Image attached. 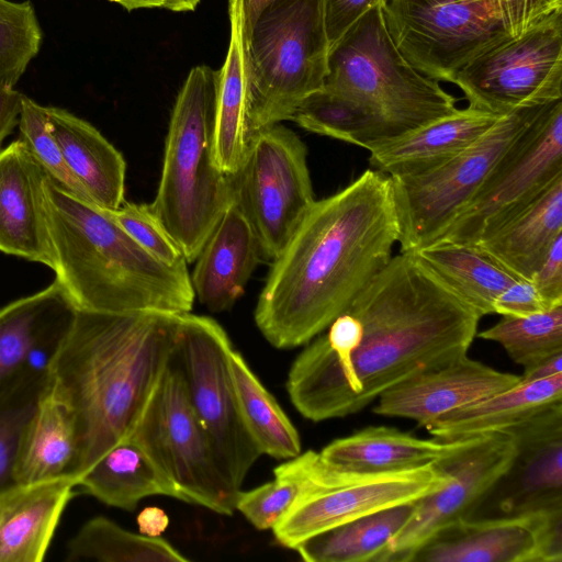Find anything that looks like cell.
<instances>
[{
	"label": "cell",
	"mask_w": 562,
	"mask_h": 562,
	"mask_svg": "<svg viewBox=\"0 0 562 562\" xmlns=\"http://www.w3.org/2000/svg\"><path fill=\"white\" fill-rule=\"evenodd\" d=\"M231 41L226 60L220 70L213 132V158L228 176L241 168L250 142L247 115L244 57L239 31L231 22Z\"/></svg>",
	"instance_id": "d6a6232c"
},
{
	"label": "cell",
	"mask_w": 562,
	"mask_h": 562,
	"mask_svg": "<svg viewBox=\"0 0 562 562\" xmlns=\"http://www.w3.org/2000/svg\"><path fill=\"white\" fill-rule=\"evenodd\" d=\"M18 125L20 138L26 144L46 173L67 191L90 201L85 189L66 165L50 131L46 106L23 95Z\"/></svg>",
	"instance_id": "ab89813d"
},
{
	"label": "cell",
	"mask_w": 562,
	"mask_h": 562,
	"mask_svg": "<svg viewBox=\"0 0 562 562\" xmlns=\"http://www.w3.org/2000/svg\"><path fill=\"white\" fill-rule=\"evenodd\" d=\"M411 254L480 317L493 314L496 297L519 279L473 244L435 243Z\"/></svg>",
	"instance_id": "f1b7e54d"
},
{
	"label": "cell",
	"mask_w": 562,
	"mask_h": 562,
	"mask_svg": "<svg viewBox=\"0 0 562 562\" xmlns=\"http://www.w3.org/2000/svg\"><path fill=\"white\" fill-rule=\"evenodd\" d=\"M220 71L191 69L173 106L161 176L150 206L187 262H193L234 198L233 176L213 158Z\"/></svg>",
	"instance_id": "5b68a950"
},
{
	"label": "cell",
	"mask_w": 562,
	"mask_h": 562,
	"mask_svg": "<svg viewBox=\"0 0 562 562\" xmlns=\"http://www.w3.org/2000/svg\"><path fill=\"white\" fill-rule=\"evenodd\" d=\"M76 453L72 417L48 382L23 438L15 472L18 487L70 477Z\"/></svg>",
	"instance_id": "4dcf8cb0"
},
{
	"label": "cell",
	"mask_w": 562,
	"mask_h": 562,
	"mask_svg": "<svg viewBox=\"0 0 562 562\" xmlns=\"http://www.w3.org/2000/svg\"><path fill=\"white\" fill-rule=\"evenodd\" d=\"M23 94L14 88L0 87V149L5 137L19 124Z\"/></svg>",
	"instance_id": "bcb514c9"
},
{
	"label": "cell",
	"mask_w": 562,
	"mask_h": 562,
	"mask_svg": "<svg viewBox=\"0 0 562 562\" xmlns=\"http://www.w3.org/2000/svg\"><path fill=\"white\" fill-rule=\"evenodd\" d=\"M290 120L308 132L368 150L378 144L374 125L366 111L349 99L324 88L304 98Z\"/></svg>",
	"instance_id": "8d00e7d4"
},
{
	"label": "cell",
	"mask_w": 562,
	"mask_h": 562,
	"mask_svg": "<svg viewBox=\"0 0 562 562\" xmlns=\"http://www.w3.org/2000/svg\"><path fill=\"white\" fill-rule=\"evenodd\" d=\"M562 507L468 518L441 529L408 562H561Z\"/></svg>",
	"instance_id": "e0dca14e"
},
{
	"label": "cell",
	"mask_w": 562,
	"mask_h": 562,
	"mask_svg": "<svg viewBox=\"0 0 562 562\" xmlns=\"http://www.w3.org/2000/svg\"><path fill=\"white\" fill-rule=\"evenodd\" d=\"M516 453L514 435L505 429L446 441L432 462L448 474L439 490L416 501L408 522L390 542L382 562H408L441 529L473 516Z\"/></svg>",
	"instance_id": "2e32d148"
},
{
	"label": "cell",
	"mask_w": 562,
	"mask_h": 562,
	"mask_svg": "<svg viewBox=\"0 0 562 562\" xmlns=\"http://www.w3.org/2000/svg\"><path fill=\"white\" fill-rule=\"evenodd\" d=\"M446 441L422 439L393 427L370 426L336 439L321 452L330 468L351 474H378L434 462Z\"/></svg>",
	"instance_id": "4316f807"
},
{
	"label": "cell",
	"mask_w": 562,
	"mask_h": 562,
	"mask_svg": "<svg viewBox=\"0 0 562 562\" xmlns=\"http://www.w3.org/2000/svg\"><path fill=\"white\" fill-rule=\"evenodd\" d=\"M400 228L390 177L374 169L315 200L271 270L255 322L276 348L308 344L387 265Z\"/></svg>",
	"instance_id": "7a4b0ae2"
},
{
	"label": "cell",
	"mask_w": 562,
	"mask_h": 562,
	"mask_svg": "<svg viewBox=\"0 0 562 562\" xmlns=\"http://www.w3.org/2000/svg\"><path fill=\"white\" fill-rule=\"evenodd\" d=\"M233 182L262 259L273 261L315 201L305 144L280 124L257 131Z\"/></svg>",
	"instance_id": "7c38bea8"
},
{
	"label": "cell",
	"mask_w": 562,
	"mask_h": 562,
	"mask_svg": "<svg viewBox=\"0 0 562 562\" xmlns=\"http://www.w3.org/2000/svg\"><path fill=\"white\" fill-rule=\"evenodd\" d=\"M562 373V352H558L524 367L521 381H537Z\"/></svg>",
	"instance_id": "c3c4849f"
},
{
	"label": "cell",
	"mask_w": 562,
	"mask_h": 562,
	"mask_svg": "<svg viewBox=\"0 0 562 562\" xmlns=\"http://www.w3.org/2000/svg\"><path fill=\"white\" fill-rule=\"evenodd\" d=\"M261 259L255 231L233 198L194 260V296L212 312L229 310Z\"/></svg>",
	"instance_id": "7402d4cb"
},
{
	"label": "cell",
	"mask_w": 562,
	"mask_h": 562,
	"mask_svg": "<svg viewBox=\"0 0 562 562\" xmlns=\"http://www.w3.org/2000/svg\"><path fill=\"white\" fill-rule=\"evenodd\" d=\"M323 88L366 111L378 136L374 147L458 109L439 81L420 74L400 53L382 7L364 13L329 48Z\"/></svg>",
	"instance_id": "8992f818"
},
{
	"label": "cell",
	"mask_w": 562,
	"mask_h": 562,
	"mask_svg": "<svg viewBox=\"0 0 562 562\" xmlns=\"http://www.w3.org/2000/svg\"><path fill=\"white\" fill-rule=\"evenodd\" d=\"M451 83L470 106L497 116L562 99V11L477 56Z\"/></svg>",
	"instance_id": "9a60e30c"
},
{
	"label": "cell",
	"mask_w": 562,
	"mask_h": 562,
	"mask_svg": "<svg viewBox=\"0 0 562 562\" xmlns=\"http://www.w3.org/2000/svg\"><path fill=\"white\" fill-rule=\"evenodd\" d=\"M77 308L55 279L46 289L0 308V394L34 362L49 356L69 329Z\"/></svg>",
	"instance_id": "44dd1931"
},
{
	"label": "cell",
	"mask_w": 562,
	"mask_h": 562,
	"mask_svg": "<svg viewBox=\"0 0 562 562\" xmlns=\"http://www.w3.org/2000/svg\"><path fill=\"white\" fill-rule=\"evenodd\" d=\"M560 176L562 99L542 109L432 244H477L527 206Z\"/></svg>",
	"instance_id": "5bb4252c"
},
{
	"label": "cell",
	"mask_w": 562,
	"mask_h": 562,
	"mask_svg": "<svg viewBox=\"0 0 562 562\" xmlns=\"http://www.w3.org/2000/svg\"><path fill=\"white\" fill-rule=\"evenodd\" d=\"M126 440L146 452L183 502L221 515L236 510L240 490L227 476L191 405L177 348Z\"/></svg>",
	"instance_id": "30bf717a"
},
{
	"label": "cell",
	"mask_w": 562,
	"mask_h": 562,
	"mask_svg": "<svg viewBox=\"0 0 562 562\" xmlns=\"http://www.w3.org/2000/svg\"><path fill=\"white\" fill-rule=\"evenodd\" d=\"M76 487L63 476L0 498V562H42Z\"/></svg>",
	"instance_id": "603a6c76"
},
{
	"label": "cell",
	"mask_w": 562,
	"mask_h": 562,
	"mask_svg": "<svg viewBox=\"0 0 562 562\" xmlns=\"http://www.w3.org/2000/svg\"><path fill=\"white\" fill-rule=\"evenodd\" d=\"M530 280L549 307L562 305V235L553 241Z\"/></svg>",
	"instance_id": "f6af8a7d"
},
{
	"label": "cell",
	"mask_w": 562,
	"mask_h": 562,
	"mask_svg": "<svg viewBox=\"0 0 562 562\" xmlns=\"http://www.w3.org/2000/svg\"><path fill=\"white\" fill-rule=\"evenodd\" d=\"M106 211L142 248L157 259L168 265L186 260L150 204L123 202L119 209Z\"/></svg>",
	"instance_id": "b9f144b4"
},
{
	"label": "cell",
	"mask_w": 562,
	"mask_h": 562,
	"mask_svg": "<svg viewBox=\"0 0 562 562\" xmlns=\"http://www.w3.org/2000/svg\"><path fill=\"white\" fill-rule=\"evenodd\" d=\"M386 29L420 74L451 82L477 56L527 33L562 0H385Z\"/></svg>",
	"instance_id": "52a82bcc"
},
{
	"label": "cell",
	"mask_w": 562,
	"mask_h": 562,
	"mask_svg": "<svg viewBox=\"0 0 562 562\" xmlns=\"http://www.w3.org/2000/svg\"><path fill=\"white\" fill-rule=\"evenodd\" d=\"M136 521L140 533L148 537H160L169 525V517L164 509L150 506L138 514Z\"/></svg>",
	"instance_id": "681fc988"
},
{
	"label": "cell",
	"mask_w": 562,
	"mask_h": 562,
	"mask_svg": "<svg viewBox=\"0 0 562 562\" xmlns=\"http://www.w3.org/2000/svg\"><path fill=\"white\" fill-rule=\"evenodd\" d=\"M415 508L416 501L356 518L303 540L294 550L306 562H382Z\"/></svg>",
	"instance_id": "1f68e13d"
},
{
	"label": "cell",
	"mask_w": 562,
	"mask_h": 562,
	"mask_svg": "<svg viewBox=\"0 0 562 562\" xmlns=\"http://www.w3.org/2000/svg\"><path fill=\"white\" fill-rule=\"evenodd\" d=\"M233 348L216 321L182 314L177 356L191 405L227 476L241 490L261 452L239 411L229 364Z\"/></svg>",
	"instance_id": "4fadbf2b"
},
{
	"label": "cell",
	"mask_w": 562,
	"mask_h": 562,
	"mask_svg": "<svg viewBox=\"0 0 562 562\" xmlns=\"http://www.w3.org/2000/svg\"><path fill=\"white\" fill-rule=\"evenodd\" d=\"M562 235V176L502 226L475 244L507 270L530 280Z\"/></svg>",
	"instance_id": "484cf974"
},
{
	"label": "cell",
	"mask_w": 562,
	"mask_h": 562,
	"mask_svg": "<svg viewBox=\"0 0 562 562\" xmlns=\"http://www.w3.org/2000/svg\"><path fill=\"white\" fill-rule=\"evenodd\" d=\"M116 2L127 10L142 8H164L169 10L167 0H110Z\"/></svg>",
	"instance_id": "f907efd6"
},
{
	"label": "cell",
	"mask_w": 562,
	"mask_h": 562,
	"mask_svg": "<svg viewBox=\"0 0 562 562\" xmlns=\"http://www.w3.org/2000/svg\"><path fill=\"white\" fill-rule=\"evenodd\" d=\"M46 111L66 165L90 201L104 210L119 209L126 176L122 154L89 122L60 108Z\"/></svg>",
	"instance_id": "d4e9b609"
},
{
	"label": "cell",
	"mask_w": 562,
	"mask_h": 562,
	"mask_svg": "<svg viewBox=\"0 0 562 562\" xmlns=\"http://www.w3.org/2000/svg\"><path fill=\"white\" fill-rule=\"evenodd\" d=\"M46 364L31 366L0 394V498L18 487L23 438L48 385Z\"/></svg>",
	"instance_id": "d590c367"
},
{
	"label": "cell",
	"mask_w": 562,
	"mask_h": 562,
	"mask_svg": "<svg viewBox=\"0 0 562 562\" xmlns=\"http://www.w3.org/2000/svg\"><path fill=\"white\" fill-rule=\"evenodd\" d=\"M476 336L499 344L514 362L526 367L562 352V305L527 316H503Z\"/></svg>",
	"instance_id": "74e56055"
},
{
	"label": "cell",
	"mask_w": 562,
	"mask_h": 562,
	"mask_svg": "<svg viewBox=\"0 0 562 562\" xmlns=\"http://www.w3.org/2000/svg\"><path fill=\"white\" fill-rule=\"evenodd\" d=\"M250 134L290 120L323 89L329 43L323 0H270L241 42Z\"/></svg>",
	"instance_id": "ba28073f"
},
{
	"label": "cell",
	"mask_w": 562,
	"mask_h": 562,
	"mask_svg": "<svg viewBox=\"0 0 562 562\" xmlns=\"http://www.w3.org/2000/svg\"><path fill=\"white\" fill-rule=\"evenodd\" d=\"M169 3V10L171 11H191L193 10L200 0H167Z\"/></svg>",
	"instance_id": "816d5d0a"
},
{
	"label": "cell",
	"mask_w": 562,
	"mask_h": 562,
	"mask_svg": "<svg viewBox=\"0 0 562 562\" xmlns=\"http://www.w3.org/2000/svg\"><path fill=\"white\" fill-rule=\"evenodd\" d=\"M520 375L501 372L467 356L420 371L383 392L373 412L426 427L438 417L514 386Z\"/></svg>",
	"instance_id": "d6986e66"
},
{
	"label": "cell",
	"mask_w": 562,
	"mask_h": 562,
	"mask_svg": "<svg viewBox=\"0 0 562 562\" xmlns=\"http://www.w3.org/2000/svg\"><path fill=\"white\" fill-rule=\"evenodd\" d=\"M270 0H228L231 22H234L244 42L261 9Z\"/></svg>",
	"instance_id": "7dc6e473"
},
{
	"label": "cell",
	"mask_w": 562,
	"mask_h": 562,
	"mask_svg": "<svg viewBox=\"0 0 562 562\" xmlns=\"http://www.w3.org/2000/svg\"><path fill=\"white\" fill-rule=\"evenodd\" d=\"M274 479L252 490L238 493L235 509L258 530H269L289 510L301 490L300 480L280 465Z\"/></svg>",
	"instance_id": "60d3db41"
},
{
	"label": "cell",
	"mask_w": 562,
	"mask_h": 562,
	"mask_svg": "<svg viewBox=\"0 0 562 562\" xmlns=\"http://www.w3.org/2000/svg\"><path fill=\"white\" fill-rule=\"evenodd\" d=\"M507 430L515 437V457L475 510L485 509L476 518L562 507V401Z\"/></svg>",
	"instance_id": "ac0fdd59"
},
{
	"label": "cell",
	"mask_w": 562,
	"mask_h": 562,
	"mask_svg": "<svg viewBox=\"0 0 562 562\" xmlns=\"http://www.w3.org/2000/svg\"><path fill=\"white\" fill-rule=\"evenodd\" d=\"M77 487L103 504L130 512L151 495L183 502L172 482L130 440L117 443L99 458L78 479Z\"/></svg>",
	"instance_id": "f546056e"
},
{
	"label": "cell",
	"mask_w": 562,
	"mask_h": 562,
	"mask_svg": "<svg viewBox=\"0 0 562 562\" xmlns=\"http://www.w3.org/2000/svg\"><path fill=\"white\" fill-rule=\"evenodd\" d=\"M499 117L470 105L457 109L369 150L371 169L395 176L431 168L472 145Z\"/></svg>",
	"instance_id": "cb8c5ba5"
},
{
	"label": "cell",
	"mask_w": 562,
	"mask_h": 562,
	"mask_svg": "<svg viewBox=\"0 0 562 562\" xmlns=\"http://www.w3.org/2000/svg\"><path fill=\"white\" fill-rule=\"evenodd\" d=\"M547 104L501 116L472 145L431 168L389 176L401 252H415L435 241Z\"/></svg>",
	"instance_id": "8fae6325"
},
{
	"label": "cell",
	"mask_w": 562,
	"mask_h": 562,
	"mask_svg": "<svg viewBox=\"0 0 562 562\" xmlns=\"http://www.w3.org/2000/svg\"><path fill=\"white\" fill-rule=\"evenodd\" d=\"M562 401V373L512 387L451 411L425 428L438 440L449 441L505 430L542 407Z\"/></svg>",
	"instance_id": "83f0119b"
},
{
	"label": "cell",
	"mask_w": 562,
	"mask_h": 562,
	"mask_svg": "<svg viewBox=\"0 0 562 562\" xmlns=\"http://www.w3.org/2000/svg\"><path fill=\"white\" fill-rule=\"evenodd\" d=\"M42 38L30 1L0 0V87L14 88L37 55Z\"/></svg>",
	"instance_id": "f35d334b"
},
{
	"label": "cell",
	"mask_w": 562,
	"mask_h": 562,
	"mask_svg": "<svg viewBox=\"0 0 562 562\" xmlns=\"http://www.w3.org/2000/svg\"><path fill=\"white\" fill-rule=\"evenodd\" d=\"M229 364L244 424L261 454L280 460L297 457L300 435L277 400L234 348Z\"/></svg>",
	"instance_id": "836d02e7"
},
{
	"label": "cell",
	"mask_w": 562,
	"mask_h": 562,
	"mask_svg": "<svg viewBox=\"0 0 562 562\" xmlns=\"http://www.w3.org/2000/svg\"><path fill=\"white\" fill-rule=\"evenodd\" d=\"M280 467L301 483L295 501L272 528L279 544L293 550L303 540L337 525L415 502L441 488L449 479L432 462L378 474L340 472L312 450Z\"/></svg>",
	"instance_id": "9c48e42d"
},
{
	"label": "cell",
	"mask_w": 562,
	"mask_h": 562,
	"mask_svg": "<svg viewBox=\"0 0 562 562\" xmlns=\"http://www.w3.org/2000/svg\"><path fill=\"white\" fill-rule=\"evenodd\" d=\"M551 310L528 279H517L495 300L493 314L527 316Z\"/></svg>",
	"instance_id": "7bdbcfd3"
},
{
	"label": "cell",
	"mask_w": 562,
	"mask_h": 562,
	"mask_svg": "<svg viewBox=\"0 0 562 562\" xmlns=\"http://www.w3.org/2000/svg\"><path fill=\"white\" fill-rule=\"evenodd\" d=\"M67 560L102 562H188L161 537L128 531L103 516L86 521L67 544Z\"/></svg>",
	"instance_id": "e575fe53"
},
{
	"label": "cell",
	"mask_w": 562,
	"mask_h": 562,
	"mask_svg": "<svg viewBox=\"0 0 562 562\" xmlns=\"http://www.w3.org/2000/svg\"><path fill=\"white\" fill-rule=\"evenodd\" d=\"M182 314L77 310L47 360L49 389L70 413L78 479L126 440L172 358Z\"/></svg>",
	"instance_id": "3957f363"
},
{
	"label": "cell",
	"mask_w": 562,
	"mask_h": 562,
	"mask_svg": "<svg viewBox=\"0 0 562 562\" xmlns=\"http://www.w3.org/2000/svg\"><path fill=\"white\" fill-rule=\"evenodd\" d=\"M353 344L334 353L318 335L292 363L286 390L301 415L323 422L353 415L401 381L468 355L480 316L411 252H400L348 307Z\"/></svg>",
	"instance_id": "6da1fadb"
},
{
	"label": "cell",
	"mask_w": 562,
	"mask_h": 562,
	"mask_svg": "<svg viewBox=\"0 0 562 562\" xmlns=\"http://www.w3.org/2000/svg\"><path fill=\"white\" fill-rule=\"evenodd\" d=\"M385 0H323L329 48L369 10Z\"/></svg>",
	"instance_id": "ee69618b"
},
{
	"label": "cell",
	"mask_w": 562,
	"mask_h": 562,
	"mask_svg": "<svg viewBox=\"0 0 562 562\" xmlns=\"http://www.w3.org/2000/svg\"><path fill=\"white\" fill-rule=\"evenodd\" d=\"M56 280L77 310L190 313L194 292L187 261L168 265L142 248L110 213L45 181Z\"/></svg>",
	"instance_id": "277c9868"
},
{
	"label": "cell",
	"mask_w": 562,
	"mask_h": 562,
	"mask_svg": "<svg viewBox=\"0 0 562 562\" xmlns=\"http://www.w3.org/2000/svg\"><path fill=\"white\" fill-rule=\"evenodd\" d=\"M47 176L21 138L0 149V251L54 270L45 201Z\"/></svg>",
	"instance_id": "ffe728a7"
}]
</instances>
